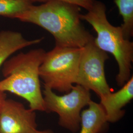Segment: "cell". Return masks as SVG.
<instances>
[{"label":"cell","instance_id":"cell-3","mask_svg":"<svg viewBox=\"0 0 133 133\" xmlns=\"http://www.w3.org/2000/svg\"><path fill=\"white\" fill-rule=\"evenodd\" d=\"M81 19L90 24L97 33V36L94 39L95 45L114 56L118 66L116 81L118 86L122 87L131 77L133 42L124 37L120 26H114L109 23L105 5L101 2L95 0L93 7L87 14H81Z\"/></svg>","mask_w":133,"mask_h":133},{"label":"cell","instance_id":"cell-15","mask_svg":"<svg viewBox=\"0 0 133 133\" xmlns=\"http://www.w3.org/2000/svg\"><path fill=\"white\" fill-rule=\"evenodd\" d=\"M35 133H55L52 130L50 129H46V130H37Z\"/></svg>","mask_w":133,"mask_h":133},{"label":"cell","instance_id":"cell-14","mask_svg":"<svg viewBox=\"0 0 133 133\" xmlns=\"http://www.w3.org/2000/svg\"><path fill=\"white\" fill-rule=\"evenodd\" d=\"M6 99V96L5 93L0 91V111Z\"/></svg>","mask_w":133,"mask_h":133},{"label":"cell","instance_id":"cell-9","mask_svg":"<svg viewBox=\"0 0 133 133\" xmlns=\"http://www.w3.org/2000/svg\"><path fill=\"white\" fill-rule=\"evenodd\" d=\"M43 38L28 40L22 34L11 30L0 31V66L16 51L41 43Z\"/></svg>","mask_w":133,"mask_h":133},{"label":"cell","instance_id":"cell-6","mask_svg":"<svg viewBox=\"0 0 133 133\" xmlns=\"http://www.w3.org/2000/svg\"><path fill=\"white\" fill-rule=\"evenodd\" d=\"M109 57L94 40L82 48L76 84L92 91L100 99L111 92L105 78V64Z\"/></svg>","mask_w":133,"mask_h":133},{"label":"cell","instance_id":"cell-7","mask_svg":"<svg viewBox=\"0 0 133 133\" xmlns=\"http://www.w3.org/2000/svg\"><path fill=\"white\" fill-rule=\"evenodd\" d=\"M37 126L35 111L6 99L0 111V133H35Z\"/></svg>","mask_w":133,"mask_h":133},{"label":"cell","instance_id":"cell-8","mask_svg":"<svg viewBox=\"0 0 133 133\" xmlns=\"http://www.w3.org/2000/svg\"><path fill=\"white\" fill-rule=\"evenodd\" d=\"M133 98V76L121 87L119 90L111 92L100 99L108 123H115L121 119L125 111L122 109Z\"/></svg>","mask_w":133,"mask_h":133},{"label":"cell","instance_id":"cell-12","mask_svg":"<svg viewBox=\"0 0 133 133\" xmlns=\"http://www.w3.org/2000/svg\"><path fill=\"white\" fill-rule=\"evenodd\" d=\"M33 5L30 0H0V16L15 19Z\"/></svg>","mask_w":133,"mask_h":133},{"label":"cell","instance_id":"cell-11","mask_svg":"<svg viewBox=\"0 0 133 133\" xmlns=\"http://www.w3.org/2000/svg\"><path fill=\"white\" fill-rule=\"evenodd\" d=\"M123 19L120 26L124 37L130 40L133 35V0H114Z\"/></svg>","mask_w":133,"mask_h":133},{"label":"cell","instance_id":"cell-2","mask_svg":"<svg viewBox=\"0 0 133 133\" xmlns=\"http://www.w3.org/2000/svg\"><path fill=\"white\" fill-rule=\"evenodd\" d=\"M46 51L43 48L20 53L3 65L5 78L0 81V91L9 92L28 102L34 111H45L39 69Z\"/></svg>","mask_w":133,"mask_h":133},{"label":"cell","instance_id":"cell-10","mask_svg":"<svg viewBox=\"0 0 133 133\" xmlns=\"http://www.w3.org/2000/svg\"><path fill=\"white\" fill-rule=\"evenodd\" d=\"M81 114L80 133H103L109 123L100 103L92 101Z\"/></svg>","mask_w":133,"mask_h":133},{"label":"cell","instance_id":"cell-4","mask_svg":"<svg viewBox=\"0 0 133 133\" xmlns=\"http://www.w3.org/2000/svg\"><path fill=\"white\" fill-rule=\"evenodd\" d=\"M82 48L55 46L45 53L39 69L44 86L67 93L76 83Z\"/></svg>","mask_w":133,"mask_h":133},{"label":"cell","instance_id":"cell-1","mask_svg":"<svg viewBox=\"0 0 133 133\" xmlns=\"http://www.w3.org/2000/svg\"><path fill=\"white\" fill-rule=\"evenodd\" d=\"M81 8L59 1L32 5L15 19L37 25L54 37L55 46L82 48L94 37L82 25Z\"/></svg>","mask_w":133,"mask_h":133},{"label":"cell","instance_id":"cell-5","mask_svg":"<svg viewBox=\"0 0 133 133\" xmlns=\"http://www.w3.org/2000/svg\"><path fill=\"white\" fill-rule=\"evenodd\" d=\"M43 91L45 112L58 115V124L72 133L77 132L81 127V110L92 101L90 91L79 85L63 95L56 94L44 86Z\"/></svg>","mask_w":133,"mask_h":133},{"label":"cell","instance_id":"cell-13","mask_svg":"<svg viewBox=\"0 0 133 133\" xmlns=\"http://www.w3.org/2000/svg\"><path fill=\"white\" fill-rule=\"evenodd\" d=\"M33 3L35 2L46 3L50 1H59L76 5L80 8L85 9L87 10H89L93 7L95 0H30Z\"/></svg>","mask_w":133,"mask_h":133}]
</instances>
